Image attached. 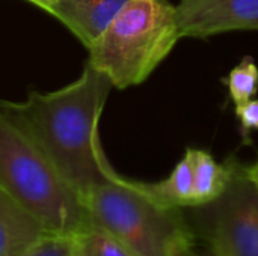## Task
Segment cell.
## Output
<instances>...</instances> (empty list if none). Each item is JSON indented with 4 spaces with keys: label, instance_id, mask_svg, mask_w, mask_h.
<instances>
[{
    "label": "cell",
    "instance_id": "1",
    "mask_svg": "<svg viewBox=\"0 0 258 256\" xmlns=\"http://www.w3.org/2000/svg\"><path fill=\"white\" fill-rule=\"evenodd\" d=\"M113 84L89 62L80 77L54 92L32 91L24 101L0 100V110L41 149L83 198L119 174L106 158L98 122Z\"/></svg>",
    "mask_w": 258,
    "mask_h": 256
},
{
    "label": "cell",
    "instance_id": "2",
    "mask_svg": "<svg viewBox=\"0 0 258 256\" xmlns=\"http://www.w3.org/2000/svg\"><path fill=\"white\" fill-rule=\"evenodd\" d=\"M0 189L50 234L76 235L91 223L83 198L2 110Z\"/></svg>",
    "mask_w": 258,
    "mask_h": 256
},
{
    "label": "cell",
    "instance_id": "3",
    "mask_svg": "<svg viewBox=\"0 0 258 256\" xmlns=\"http://www.w3.org/2000/svg\"><path fill=\"white\" fill-rule=\"evenodd\" d=\"M169 0H132L88 48V62L118 89L145 81L180 39Z\"/></svg>",
    "mask_w": 258,
    "mask_h": 256
},
{
    "label": "cell",
    "instance_id": "4",
    "mask_svg": "<svg viewBox=\"0 0 258 256\" xmlns=\"http://www.w3.org/2000/svg\"><path fill=\"white\" fill-rule=\"evenodd\" d=\"M85 204L91 220L133 256H174L197 237L181 208L156 202L138 181L121 175L91 190Z\"/></svg>",
    "mask_w": 258,
    "mask_h": 256
},
{
    "label": "cell",
    "instance_id": "5",
    "mask_svg": "<svg viewBox=\"0 0 258 256\" xmlns=\"http://www.w3.org/2000/svg\"><path fill=\"white\" fill-rule=\"evenodd\" d=\"M194 232L216 256H258V190L234 161L224 193L194 207Z\"/></svg>",
    "mask_w": 258,
    "mask_h": 256
},
{
    "label": "cell",
    "instance_id": "6",
    "mask_svg": "<svg viewBox=\"0 0 258 256\" xmlns=\"http://www.w3.org/2000/svg\"><path fill=\"white\" fill-rule=\"evenodd\" d=\"M175 11L181 38L258 30V0H180Z\"/></svg>",
    "mask_w": 258,
    "mask_h": 256
},
{
    "label": "cell",
    "instance_id": "7",
    "mask_svg": "<svg viewBox=\"0 0 258 256\" xmlns=\"http://www.w3.org/2000/svg\"><path fill=\"white\" fill-rule=\"evenodd\" d=\"M132 0H57L48 11L89 48Z\"/></svg>",
    "mask_w": 258,
    "mask_h": 256
},
{
    "label": "cell",
    "instance_id": "8",
    "mask_svg": "<svg viewBox=\"0 0 258 256\" xmlns=\"http://www.w3.org/2000/svg\"><path fill=\"white\" fill-rule=\"evenodd\" d=\"M50 234L27 210L0 189V256H18Z\"/></svg>",
    "mask_w": 258,
    "mask_h": 256
},
{
    "label": "cell",
    "instance_id": "9",
    "mask_svg": "<svg viewBox=\"0 0 258 256\" xmlns=\"http://www.w3.org/2000/svg\"><path fill=\"white\" fill-rule=\"evenodd\" d=\"M192 160V177H194V192H192V208L210 204L219 198L227 189L234 161L219 164L213 155L203 149H187Z\"/></svg>",
    "mask_w": 258,
    "mask_h": 256
},
{
    "label": "cell",
    "instance_id": "10",
    "mask_svg": "<svg viewBox=\"0 0 258 256\" xmlns=\"http://www.w3.org/2000/svg\"><path fill=\"white\" fill-rule=\"evenodd\" d=\"M139 183V181H138ZM139 187L156 202L171 208H192V160L186 149L184 157L175 164L168 178L159 183H139Z\"/></svg>",
    "mask_w": 258,
    "mask_h": 256
},
{
    "label": "cell",
    "instance_id": "11",
    "mask_svg": "<svg viewBox=\"0 0 258 256\" xmlns=\"http://www.w3.org/2000/svg\"><path fill=\"white\" fill-rule=\"evenodd\" d=\"M73 256H133L110 232L91 223L73 235Z\"/></svg>",
    "mask_w": 258,
    "mask_h": 256
},
{
    "label": "cell",
    "instance_id": "12",
    "mask_svg": "<svg viewBox=\"0 0 258 256\" xmlns=\"http://www.w3.org/2000/svg\"><path fill=\"white\" fill-rule=\"evenodd\" d=\"M227 84L236 107L252 100L258 92V66L255 60L249 56L243 57L228 74Z\"/></svg>",
    "mask_w": 258,
    "mask_h": 256
},
{
    "label": "cell",
    "instance_id": "13",
    "mask_svg": "<svg viewBox=\"0 0 258 256\" xmlns=\"http://www.w3.org/2000/svg\"><path fill=\"white\" fill-rule=\"evenodd\" d=\"M18 256H73V235L45 234Z\"/></svg>",
    "mask_w": 258,
    "mask_h": 256
},
{
    "label": "cell",
    "instance_id": "14",
    "mask_svg": "<svg viewBox=\"0 0 258 256\" xmlns=\"http://www.w3.org/2000/svg\"><path fill=\"white\" fill-rule=\"evenodd\" d=\"M236 115L240 121L243 134L258 130V98H252L236 107Z\"/></svg>",
    "mask_w": 258,
    "mask_h": 256
},
{
    "label": "cell",
    "instance_id": "15",
    "mask_svg": "<svg viewBox=\"0 0 258 256\" xmlns=\"http://www.w3.org/2000/svg\"><path fill=\"white\" fill-rule=\"evenodd\" d=\"M174 256H216L215 253H212L210 250L209 252H198L195 249V241H190V243H186L183 244L175 253Z\"/></svg>",
    "mask_w": 258,
    "mask_h": 256
},
{
    "label": "cell",
    "instance_id": "16",
    "mask_svg": "<svg viewBox=\"0 0 258 256\" xmlns=\"http://www.w3.org/2000/svg\"><path fill=\"white\" fill-rule=\"evenodd\" d=\"M243 170H245V175L248 177V180L255 186V189L258 190V160L249 166H243Z\"/></svg>",
    "mask_w": 258,
    "mask_h": 256
},
{
    "label": "cell",
    "instance_id": "17",
    "mask_svg": "<svg viewBox=\"0 0 258 256\" xmlns=\"http://www.w3.org/2000/svg\"><path fill=\"white\" fill-rule=\"evenodd\" d=\"M27 2H30L32 5H35V6H38V8L44 9L45 12H48V11H50V8H51L57 0H27Z\"/></svg>",
    "mask_w": 258,
    "mask_h": 256
}]
</instances>
